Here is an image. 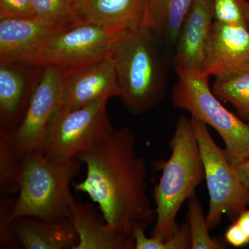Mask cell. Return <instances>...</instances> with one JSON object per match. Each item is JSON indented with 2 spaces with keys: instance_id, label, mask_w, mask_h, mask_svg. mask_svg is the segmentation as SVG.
Here are the masks:
<instances>
[{
  "instance_id": "6da1fadb",
  "label": "cell",
  "mask_w": 249,
  "mask_h": 249,
  "mask_svg": "<svg viewBox=\"0 0 249 249\" xmlns=\"http://www.w3.org/2000/svg\"><path fill=\"white\" fill-rule=\"evenodd\" d=\"M136 142L132 129H114L77 157L86 165V178L71 184L98 204L108 227L134 244V231L156 219L147 194L146 163Z\"/></svg>"
},
{
  "instance_id": "7a4b0ae2",
  "label": "cell",
  "mask_w": 249,
  "mask_h": 249,
  "mask_svg": "<svg viewBox=\"0 0 249 249\" xmlns=\"http://www.w3.org/2000/svg\"><path fill=\"white\" fill-rule=\"evenodd\" d=\"M171 156L156 163L162 175L154 188L156 205L155 227L151 237L145 231L135 234L136 249H191L188 223L179 227L177 216L183 203L196 195L205 178L204 162L191 119H178L170 141Z\"/></svg>"
},
{
  "instance_id": "3957f363",
  "label": "cell",
  "mask_w": 249,
  "mask_h": 249,
  "mask_svg": "<svg viewBox=\"0 0 249 249\" xmlns=\"http://www.w3.org/2000/svg\"><path fill=\"white\" fill-rule=\"evenodd\" d=\"M159 45L142 26L129 31L113 52L119 98L131 114L146 112L164 96L166 67Z\"/></svg>"
},
{
  "instance_id": "277c9868",
  "label": "cell",
  "mask_w": 249,
  "mask_h": 249,
  "mask_svg": "<svg viewBox=\"0 0 249 249\" xmlns=\"http://www.w3.org/2000/svg\"><path fill=\"white\" fill-rule=\"evenodd\" d=\"M22 162L19 196L10 219L31 217L56 222L69 219V206L73 196L70 186L79 173L82 162L78 158L52 161L42 152L26 156Z\"/></svg>"
},
{
  "instance_id": "5b68a950",
  "label": "cell",
  "mask_w": 249,
  "mask_h": 249,
  "mask_svg": "<svg viewBox=\"0 0 249 249\" xmlns=\"http://www.w3.org/2000/svg\"><path fill=\"white\" fill-rule=\"evenodd\" d=\"M178 75L172 95L174 106L188 111L192 117L211 126L219 134L232 165L249 158V124L218 100L210 88L209 76L191 72Z\"/></svg>"
},
{
  "instance_id": "8992f818",
  "label": "cell",
  "mask_w": 249,
  "mask_h": 249,
  "mask_svg": "<svg viewBox=\"0 0 249 249\" xmlns=\"http://www.w3.org/2000/svg\"><path fill=\"white\" fill-rule=\"evenodd\" d=\"M106 98L76 109H58L46 127L43 155L55 162L70 161L114 130Z\"/></svg>"
},
{
  "instance_id": "52a82bcc",
  "label": "cell",
  "mask_w": 249,
  "mask_h": 249,
  "mask_svg": "<svg viewBox=\"0 0 249 249\" xmlns=\"http://www.w3.org/2000/svg\"><path fill=\"white\" fill-rule=\"evenodd\" d=\"M130 31L76 22L49 37L17 61L67 69L113 53Z\"/></svg>"
},
{
  "instance_id": "ba28073f",
  "label": "cell",
  "mask_w": 249,
  "mask_h": 249,
  "mask_svg": "<svg viewBox=\"0 0 249 249\" xmlns=\"http://www.w3.org/2000/svg\"><path fill=\"white\" fill-rule=\"evenodd\" d=\"M191 119L204 162L210 197L206 219L212 230L219 225L223 214L236 219L245 211L249 205V191L241 182L224 150L214 142L207 125L194 118Z\"/></svg>"
},
{
  "instance_id": "9c48e42d",
  "label": "cell",
  "mask_w": 249,
  "mask_h": 249,
  "mask_svg": "<svg viewBox=\"0 0 249 249\" xmlns=\"http://www.w3.org/2000/svg\"><path fill=\"white\" fill-rule=\"evenodd\" d=\"M65 78V69L53 65L45 66L22 123L11 133L15 150L21 160L30 154L43 153L46 127L61 102Z\"/></svg>"
},
{
  "instance_id": "30bf717a",
  "label": "cell",
  "mask_w": 249,
  "mask_h": 249,
  "mask_svg": "<svg viewBox=\"0 0 249 249\" xmlns=\"http://www.w3.org/2000/svg\"><path fill=\"white\" fill-rule=\"evenodd\" d=\"M65 70V88L58 109L70 110L96 100L119 97L113 53Z\"/></svg>"
},
{
  "instance_id": "8fae6325",
  "label": "cell",
  "mask_w": 249,
  "mask_h": 249,
  "mask_svg": "<svg viewBox=\"0 0 249 249\" xmlns=\"http://www.w3.org/2000/svg\"><path fill=\"white\" fill-rule=\"evenodd\" d=\"M45 66L0 60V131L13 133L21 124Z\"/></svg>"
},
{
  "instance_id": "7c38bea8",
  "label": "cell",
  "mask_w": 249,
  "mask_h": 249,
  "mask_svg": "<svg viewBox=\"0 0 249 249\" xmlns=\"http://www.w3.org/2000/svg\"><path fill=\"white\" fill-rule=\"evenodd\" d=\"M214 21L213 0H193L174 48L177 73H201Z\"/></svg>"
},
{
  "instance_id": "4fadbf2b",
  "label": "cell",
  "mask_w": 249,
  "mask_h": 249,
  "mask_svg": "<svg viewBox=\"0 0 249 249\" xmlns=\"http://www.w3.org/2000/svg\"><path fill=\"white\" fill-rule=\"evenodd\" d=\"M249 69V29L214 21L201 73L216 78Z\"/></svg>"
},
{
  "instance_id": "5bb4252c",
  "label": "cell",
  "mask_w": 249,
  "mask_h": 249,
  "mask_svg": "<svg viewBox=\"0 0 249 249\" xmlns=\"http://www.w3.org/2000/svg\"><path fill=\"white\" fill-rule=\"evenodd\" d=\"M71 24L49 22L36 16L0 19V60H19Z\"/></svg>"
},
{
  "instance_id": "9a60e30c",
  "label": "cell",
  "mask_w": 249,
  "mask_h": 249,
  "mask_svg": "<svg viewBox=\"0 0 249 249\" xmlns=\"http://www.w3.org/2000/svg\"><path fill=\"white\" fill-rule=\"evenodd\" d=\"M68 218L78 235L74 249H132L135 244L108 227L102 213L93 204L80 202L73 196L69 206Z\"/></svg>"
},
{
  "instance_id": "2e32d148",
  "label": "cell",
  "mask_w": 249,
  "mask_h": 249,
  "mask_svg": "<svg viewBox=\"0 0 249 249\" xmlns=\"http://www.w3.org/2000/svg\"><path fill=\"white\" fill-rule=\"evenodd\" d=\"M145 0H76V22L132 31L142 27Z\"/></svg>"
},
{
  "instance_id": "e0dca14e",
  "label": "cell",
  "mask_w": 249,
  "mask_h": 249,
  "mask_svg": "<svg viewBox=\"0 0 249 249\" xmlns=\"http://www.w3.org/2000/svg\"><path fill=\"white\" fill-rule=\"evenodd\" d=\"M13 228L19 243L26 249H74L79 241L70 219L52 222L20 217L13 220Z\"/></svg>"
},
{
  "instance_id": "ac0fdd59",
  "label": "cell",
  "mask_w": 249,
  "mask_h": 249,
  "mask_svg": "<svg viewBox=\"0 0 249 249\" xmlns=\"http://www.w3.org/2000/svg\"><path fill=\"white\" fill-rule=\"evenodd\" d=\"M193 0H145L142 26L160 45L175 48L180 29Z\"/></svg>"
},
{
  "instance_id": "d6986e66",
  "label": "cell",
  "mask_w": 249,
  "mask_h": 249,
  "mask_svg": "<svg viewBox=\"0 0 249 249\" xmlns=\"http://www.w3.org/2000/svg\"><path fill=\"white\" fill-rule=\"evenodd\" d=\"M213 92L235 108L242 120L249 122V69L216 78Z\"/></svg>"
},
{
  "instance_id": "ffe728a7",
  "label": "cell",
  "mask_w": 249,
  "mask_h": 249,
  "mask_svg": "<svg viewBox=\"0 0 249 249\" xmlns=\"http://www.w3.org/2000/svg\"><path fill=\"white\" fill-rule=\"evenodd\" d=\"M22 162L13 144L11 133L0 131V193L11 196L19 192Z\"/></svg>"
},
{
  "instance_id": "44dd1931",
  "label": "cell",
  "mask_w": 249,
  "mask_h": 249,
  "mask_svg": "<svg viewBox=\"0 0 249 249\" xmlns=\"http://www.w3.org/2000/svg\"><path fill=\"white\" fill-rule=\"evenodd\" d=\"M189 209L190 234L191 239V249H222L226 247L221 242L214 240L209 234V228L206 217L203 212L200 202L196 195L188 200Z\"/></svg>"
},
{
  "instance_id": "7402d4cb",
  "label": "cell",
  "mask_w": 249,
  "mask_h": 249,
  "mask_svg": "<svg viewBox=\"0 0 249 249\" xmlns=\"http://www.w3.org/2000/svg\"><path fill=\"white\" fill-rule=\"evenodd\" d=\"M76 0H33L36 17L62 24L76 23Z\"/></svg>"
},
{
  "instance_id": "603a6c76",
  "label": "cell",
  "mask_w": 249,
  "mask_h": 249,
  "mask_svg": "<svg viewBox=\"0 0 249 249\" xmlns=\"http://www.w3.org/2000/svg\"><path fill=\"white\" fill-rule=\"evenodd\" d=\"M214 20L249 29V3L246 0H213Z\"/></svg>"
},
{
  "instance_id": "cb8c5ba5",
  "label": "cell",
  "mask_w": 249,
  "mask_h": 249,
  "mask_svg": "<svg viewBox=\"0 0 249 249\" xmlns=\"http://www.w3.org/2000/svg\"><path fill=\"white\" fill-rule=\"evenodd\" d=\"M16 198L4 197L0 203V248L19 249L22 245L18 241L13 221L10 219Z\"/></svg>"
},
{
  "instance_id": "d4e9b609",
  "label": "cell",
  "mask_w": 249,
  "mask_h": 249,
  "mask_svg": "<svg viewBox=\"0 0 249 249\" xmlns=\"http://www.w3.org/2000/svg\"><path fill=\"white\" fill-rule=\"evenodd\" d=\"M33 17V0H0V19Z\"/></svg>"
},
{
  "instance_id": "484cf974",
  "label": "cell",
  "mask_w": 249,
  "mask_h": 249,
  "mask_svg": "<svg viewBox=\"0 0 249 249\" xmlns=\"http://www.w3.org/2000/svg\"><path fill=\"white\" fill-rule=\"evenodd\" d=\"M225 238L228 243L232 247H243L249 243V237L236 222L229 228L226 232Z\"/></svg>"
},
{
  "instance_id": "4316f807",
  "label": "cell",
  "mask_w": 249,
  "mask_h": 249,
  "mask_svg": "<svg viewBox=\"0 0 249 249\" xmlns=\"http://www.w3.org/2000/svg\"><path fill=\"white\" fill-rule=\"evenodd\" d=\"M241 182L249 191V158L242 160L238 164L234 165Z\"/></svg>"
},
{
  "instance_id": "83f0119b",
  "label": "cell",
  "mask_w": 249,
  "mask_h": 249,
  "mask_svg": "<svg viewBox=\"0 0 249 249\" xmlns=\"http://www.w3.org/2000/svg\"><path fill=\"white\" fill-rule=\"evenodd\" d=\"M235 222L237 223L246 235L249 237V210L245 209L237 217Z\"/></svg>"
}]
</instances>
